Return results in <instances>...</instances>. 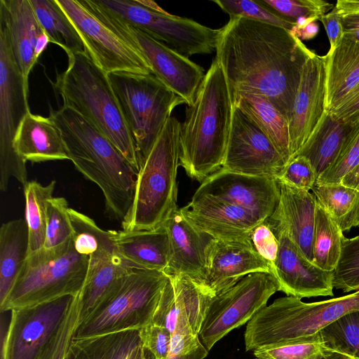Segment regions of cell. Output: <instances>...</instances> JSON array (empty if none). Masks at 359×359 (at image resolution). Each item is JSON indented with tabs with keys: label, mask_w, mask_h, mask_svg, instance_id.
I'll return each instance as SVG.
<instances>
[{
	"label": "cell",
	"mask_w": 359,
	"mask_h": 359,
	"mask_svg": "<svg viewBox=\"0 0 359 359\" xmlns=\"http://www.w3.org/2000/svg\"><path fill=\"white\" fill-rule=\"evenodd\" d=\"M215 51L231 95L255 91L289 121L303 66L313 50L286 29L233 18L219 29Z\"/></svg>",
	"instance_id": "6da1fadb"
},
{
	"label": "cell",
	"mask_w": 359,
	"mask_h": 359,
	"mask_svg": "<svg viewBox=\"0 0 359 359\" xmlns=\"http://www.w3.org/2000/svg\"><path fill=\"white\" fill-rule=\"evenodd\" d=\"M49 117L57 126L69 160L102 191L105 210L121 222L133 201L137 172L111 141L76 111L62 106Z\"/></svg>",
	"instance_id": "7a4b0ae2"
},
{
	"label": "cell",
	"mask_w": 359,
	"mask_h": 359,
	"mask_svg": "<svg viewBox=\"0 0 359 359\" xmlns=\"http://www.w3.org/2000/svg\"><path fill=\"white\" fill-rule=\"evenodd\" d=\"M233 105L224 71L215 58L181 123L179 164L202 183L223 164Z\"/></svg>",
	"instance_id": "3957f363"
},
{
	"label": "cell",
	"mask_w": 359,
	"mask_h": 359,
	"mask_svg": "<svg viewBox=\"0 0 359 359\" xmlns=\"http://www.w3.org/2000/svg\"><path fill=\"white\" fill-rule=\"evenodd\" d=\"M63 105L90 122L116 147L138 173L140 163L131 133L107 73L87 52L68 56L67 69L53 83Z\"/></svg>",
	"instance_id": "277c9868"
},
{
	"label": "cell",
	"mask_w": 359,
	"mask_h": 359,
	"mask_svg": "<svg viewBox=\"0 0 359 359\" xmlns=\"http://www.w3.org/2000/svg\"><path fill=\"white\" fill-rule=\"evenodd\" d=\"M181 123L167 120L137 173L133 204L123 230H150L163 224L177 205Z\"/></svg>",
	"instance_id": "5b68a950"
},
{
	"label": "cell",
	"mask_w": 359,
	"mask_h": 359,
	"mask_svg": "<svg viewBox=\"0 0 359 359\" xmlns=\"http://www.w3.org/2000/svg\"><path fill=\"white\" fill-rule=\"evenodd\" d=\"M354 311H359V290L343 297L311 303L292 296L276 299L248 323L244 334L245 351L312 341L321 329Z\"/></svg>",
	"instance_id": "8992f818"
},
{
	"label": "cell",
	"mask_w": 359,
	"mask_h": 359,
	"mask_svg": "<svg viewBox=\"0 0 359 359\" xmlns=\"http://www.w3.org/2000/svg\"><path fill=\"white\" fill-rule=\"evenodd\" d=\"M168 279L163 271L130 268L97 307L80 321L74 337L140 330L152 323Z\"/></svg>",
	"instance_id": "52a82bcc"
},
{
	"label": "cell",
	"mask_w": 359,
	"mask_h": 359,
	"mask_svg": "<svg viewBox=\"0 0 359 359\" xmlns=\"http://www.w3.org/2000/svg\"><path fill=\"white\" fill-rule=\"evenodd\" d=\"M89 258L79 254L72 238L55 250L27 256L1 312L34 306L66 296L76 297L85 283Z\"/></svg>",
	"instance_id": "ba28073f"
},
{
	"label": "cell",
	"mask_w": 359,
	"mask_h": 359,
	"mask_svg": "<svg viewBox=\"0 0 359 359\" xmlns=\"http://www.w3.org/2000/svg\"><path fill=\"white\" fill-rule=\"evenodd\" d=\"M93 61L106 73L152 74L126 25L95 0H56Z\"/></svg>",
	"instance_id": "9c48e42d"
},
{
	"label": "cell",
	"mask_w": 359,
	"mask_h": 359,
	"mask_svg": "<svg viewBox=\"0 0 359 359\" xmlns=\"http://www.w3.org/2000/svg\"><path fill=\"white\" fill-rule=\"evenodd\" d=\"M107 75L141 166L173 109L185 103L153 74L118 72Z\"/></svg>",
	"instance_id": "30bf717a"
},
{
	"label": "cell",
	"mask_w": 359,
	"mask_h": 359,
	"mask_svg": "<svg viewBox=\"0 0 359 359\" xmlns=\"http://www.w3.org/2000/svg\"><path fill=\"white\" fill-rule=\"evenodd\" d=\"M125 24L140 29L176 52L189 57L215 50L219 29L176 16L152 1L95 0Z\"/></svg>",
	"instance_id": "8fae6325"
},
{
	"label": "cell",
	"mask_w": 359,
	"mask_h": 359,
	"mask_svg": "<svg viewBox=\"0 0 359 359\" xmlns=\"http://www.w3.org/2000/svg\"><path fill=\"white\" fill-rule=\"evenodd\" d=\"M29 88L15 59L8 31L0 19V189L6 191L14 177L28 182L26 162L15 152L13 141L18 127L30 111Z\"/></svg>",
	"instance_id": "7c38bea8"
},
{
	"label": "cell",
	"mask_w": 359,
	"mask_h": 359,
	"mask_svg": "<svg viewBox=\"0 0 359 359\" xmlns=\"http://www.w3.org/2000/svg\"><path fill=\"white\" fill-rule=\"evenodd\" d=\"M280 285L271 273L249 274L225 292L210 298L198 333L209 351L233 329L249 322Z\"/></svg>",
	"instance_id": "4fadbf2b"
},
{
	"label": "cell",
	"mask_w": 359,
	"mask_h": 359,
	"mask_svg": "<svg viewBox=\"0 0 359 359\" xmlns=\"http://www.w3.org/2000/svg\"><path fill=\"white\" fill-rule=\"evenodd\" d=\"M286 165L271 140L242 110L233 106L222 168L277 180Z\"/></svg>",
	"instance_id": "5bb4252c"
},
{
	"label": "cell",
	"mask_w": 359,
	"mask_h": 359,
	"mask_svg": "<svg viewBox=\"0 0 359 359\" xmlns=\"http://www.w3.org/2000/svg\"><path fill=\"white\" fill-rule=\"evenodd\" d=\"M73 296L11 311L1 359H36L64 320Z\"/></svg>",
	"instance_id": "9a60e30c"
},
{
	"label": "cell",
	"mask_w": 359,
	"mask_h": 359,
	"mask_svg": "<svg viewBox=\"0 0 359 359\" xmlns=\"http://www.w3.org/2000/svg\"><path fill=\"white\" fill-rule=\"evenodd\" d=\"M180 210L198 231L214 239L229 242H252V230L266 220L224 200L197 194Z\"/></svg>",
	"instance_id": "2e32d148"
},
{
	"label": "cell",
	"mask_w": 359,
	"mask_h": 359,
	"mask_svg": "<svg viewBox=\"0 0 359 359\" xmlns=\"http://www.w3.org/2000/svg\"><path fill=\"white\" fill-rule=\"evenodd\" d=\"M325 55L314 51L306 60L288 121L291 158L312 135L326 112Z\"/></svg>",
	"instance_id": "e0dca14e"
},
{
	"label": "cell",
	"mask_w": 359,
	"mask_h": 359,
	"mask_svg": "<svg viewBox=\"0 0 359 359\" xmlns=\"http://www.w3.org/2000/svg\"><path fill=\"white\" fill-rule=\"evenodd\" d=\"M257 272L271 273L270 265L257 252L252 242L212 238L208 251L206 273L197 287L204 295L212 298L246 276Z\"/></svg>",
	"instance_id": "ac0fdd59"
},
{
	"label": "cell",
	"mask_w": 359,
	"mask_h": 359,
	"mask_svg": "<svg viewBox=\"0 0 359 359\" xmlns=\"http://www.w3.org/2000/svg\"><path fill=\"white\" fill-rule=\"evenodd\" d=\"M271 226L279 243L271 273L279 283L280 291L299 299L333 296L334 271L318 267L304 256L286 231Z\"/></svg>",
	"instance_id": "d6986e66"
},
{
	"label": "cell",
	"mask_w": 359,
	"mask_h": 359,
	"mask_svg": "<svg viewBox=\"0 0 359 359\" xmlns=\"http://www.w3.org/2000/svg\"><path fill=\"white\" fill-rule=\"evenodd\" d=\"M195 194L224 200L267 219L280 198L277 180L248 175L220 168L207 177Z\"/></svg>",
	"instance_id": "ffe728a7"
},
{
	"label": "cell",
	"mask_w": 359,
	"mask_h": 359,
	"mask_svg": "<svg viewBox=\"0 0 359 359\" xmlns=\"http://www.w3.org/2000/svg\"><path fill=\"white\" fill-rule=\"evenodd\" d=\"M125 25L152 74L181 97L187 106L191 105L204 78L203 69L140 29Z\"/></svg>",
	"instance_id": "44dd1931"
},
{
	"label": "cell",
	"mask_w": 359,
	"mask_h": 359,
	"mask_svg": "<svg viewBox=\"0 0 359 359\" xmlns=\"http://www.w3.org/2000/svg\"><path fill=\"white\" fill-rule=\"evenodd\" d=\"M168 276L152 323L172 334L188 330L198 335L211 297L204 295L187 276Z\"/></svg>",
	"instance_id": "7402d4cb"
},
{
	"label": "cell",
	"mask_w": 359,
	"mask_h": 359,
	"mask_svg": "<svg viewBox=\"0 0 359 359\" xmlns=\"http://www.w3.org/2000/svg\"><path fill=\"white\" fill-rule=\"evenodd\" d=\"M162 225L169 238V260L165 273L187 276L199 285L206 273L212 238L194 227L180 208L173 210Z\"/></svg>",
	"instance_id": "603a6c76"
},
{
	"label": "cell",
	"mask_w": 359,
	"mask_h": 359,
	"mask_svg": "<svg viewBox=\"0 0 359 359\" xmlns=\"http://www.w3.org/2000/svg\"><path fill=\"white\" fill-rule=\"evenodd\" d=\"M278 181V180H277ZM280 198L267 219L273 226L286 231L304 256L313 262V238L317 201L310 191L278 181Z\"/></svg>",
	"instance_id": "cb8c5ba5"
},
{
	"label": "cell",
	"mask_w": 359,
	"mask_h": 359,
	"mask_svg": "<svg viewBox=\"0 0 359 359\" xmlns=\"http://www.w3.org/2000/svg\"><path fill=\"white\" fill-rule=\"evenodd\" d=\"M0 19L6 25L15 59L29 88V75L38 60L36 43L43 29L30 0H0Z\"/></svg>",
	"instance_id": "d4e9b609"
},
{
	"label": "cell",
	"mask_w": 359,
	"mask_h": 359,
	"mask_svg": "<svg viewBox=\"0 0 359 359\" xmlns=\"http://www.w3.org/2000/svg\"><path fill=\"white\" fill-rule=\"evenodd\" d=\"M13 147L25 162L69 160L61 133L50 117L29 111L17 130Z\"/></svg>",
	"instance_id": "484cf974"
},
{
	"label": "cell",
	"mask_w": 359,
	"mask_h": 359,
	"mask_svg": "<svg viewBox=\"0 0 359 359\" xmlns=\"http://www.w3.org/2000/svg\"><path fill=\"white\" fill-rule=\"evenodd\" d=\"M118 254L134 267L165 273L169 260V238L163 225L150 230L113 231Z\"/></svg>",
	"instance_id": "4316f807"
},
{
	"label": "cell",
	"mask_w": 359,
	"mask_h": 359,
	"mask_svg": "<svg viewBox=\"0 0 359 359\" xmlns=\"http://www.w3.org/2000/svg\"><path fill=\"white\" fill-rule=\"evenodd\" d=\"M67 359H156L142 342L139 330L85 338L73 337Z\"/></svg>",
	"instance_id": "83f0119b"
},
{
	"label": "cell",
	"mask_w": 359,
	"mask_h": 359,
	"mask_svg": "<svg viewBox=\"0 0 359 359\" xmlns=\"http://www.w3.org/2000/svg\"><path fill=\"white\" fill-rule=\"evenodd\" d=\"M326 111H330L359 86V43L344 36L325 55Z\"/></svg>",
	"instance_id": "f1b7e54d"
},
{
	"label": "cell",
	"mask_w": 359,
	"mask_h": 359,
	"mask_svg": "<svg viewBox=\"0 0 359 359\" xmlns=\"http://www.w3.org/2000/svg\"><path fill=\"white\" fill-rule=\"evenodd\" d=\"M233 105L248 116L271 140L285 163L291 159L287 119L264 96L252 90L231 95Z\"/></svg>",
	"instance_id": "f546056e"
},
{
	"label": "cell",
	"mask_w": 359,
	"mask_h": 359,
	"mask_svg": "<svg viewBox=\"0 0 359 359\" xmlns=\"http://www.w3.org/2000/svg\"><path fill=\"white\" fill-rule=\"evenodd\" d=\"M353 126L326 111L312 135L296 156L306 157L315 169L318 177L334 163Z\"/></svg>",
	"instance_id": "4dcf8cb0"
},
{
	"label": "cell",
	"mask_w": 359,
	"mask_h": 359,
	"mask_svg": "<svg viewBox=\"0 0 359 359\" xmlns=\"http://www.w3.org/2000/svg\"><path fill=\"white\" fill-rule=\"evenodd\" d=\"M131 267L134 266L118 253L89 258L86 279L79 292L81 303L80 321L97 307Z\"/></svg>",
	"instance_id": "1f68e13d"
},
{
	"label": "cell",
	"mask_w": 359,
	"mask_h": 359,
	"mask_svg": "<svg viewBox=\"0 0 359 359\" xmlns=\"http://www.w3.org/2000/svg\"><path fill=\"white\" fill-rule=\"evenodd\" d=\"M28 251L26 220L18 219L2 224L0 228V305L13 286Z\"/></svg>",
	"instance_id": "d6a6232c"
},
{
	"label": "cell",
	"mask_w": 359,
	"mask_h": 359,
	"mask_svg": "<svg viewBox=\"0 0 359 359\" xmlns=\"http://www.w3.org/2000/svg\"><path fill=\"white\" fill-rule=\"evenodd\" d=\"M30 2L50 42L61 47L67 56L87 52L78 32L56 0H30Z\"/></svg>",
	"instance_id": "836d02e7"
},
{
	"label": "cell",
	"mask_w": 359,
	"mask_h": 359,
	"mask_svg": "<svg viewBox=\"0 0 359 359\" xmlns=\"http://www.w3.org/2000/svg\"><path fill=\"white\" fill-rule=\"evenodd\" d=\"M311 191L343 232L359 226V190L339 183L316 184Z\"/></svg>",
	"instance_id": "e575fe53"
},
{
	"label": "cell",
	"mask_w": 359,
	"mask_h": 359,
	"mask_svg": "<svg viewBox=\"0 0 359 359\" xmlns=\"http://www.w3.org/2000/svg\"><path fill=\"white\" fill-rule=\"evenodd\" d=\"M343 231L317 203L313 238V263L327 271H334L339 262Z\"/></svg>",
	"instance_id": "d590c367"
},
{
	"label": "cell",
	"mask_w": 359,
	"mask_h": 359,
	"mask_svg": "<svg viewBox=\"0 0 359 359\" xmlns=\"http://www.w3.org/2000/svg\"><path fill=\"white\" fill-rule=\"evenodd\" d=\"M76 251L83 256L103 257L118 253L113 241V231H104L88 216L69 208L68 210Z\"/></svg>",
	"instance_id": "8d00e7d4"
},
{
	"label": "cell",
	"mask_w": 359,
	"mask_h": 359,
	"mask_svg": "<svg viewBox=\"0 0 359 359\" xmlns=\"http://www.w3.org/2000/svg\"><path fill=\"white\" fill-rule=\"evenodd\" d=\"M56 182L43 186L36 181L24 186L25 220L28 227L29 251L32 255L43 248L46 229V204L53 195Z\"/></svg>",
	"instance_id": "74e56055"
},
{
	"label": "cell",
	"mask_w": 359,
	"mask_h": 359,
	"mask_svg": "<svg viewBox=\"0 0 359 359\" xmlns=\"http://www.w3.org/2000/svg\"><path fill=\"white\" fill-rule=\"evenodd\" d=\"M331 353L359 359V311L349 312L318 331L313 337Z\"/></svg>",
	"instance_id": "f35d334b"
},
{
	"label": "cell",
	"mask_w": 359,
	"mask_h": 359,
	"mask_svg": "<svg viewBox=\"0 0 359 359\" xmlns=\"http://www.w3.org/2000/svg\"><path fill=\"white\" fill-rule=\"evenodd\" d=\"M65 198L52 197L46 204V229L43 249L55 250L72 238L73 229Z\"/></svg>",
	"instance_id": "ab89813d"
},
{
	"label": "cell",
	"mask_w": 359,
	"mask_h": 359,
	"mask_svg": "<svg viewBox=\"0 0 359 359\" xmlns=\"http://www.w3.org/2000/svg\"><path fill=\"white\" fill-rule=\"evenodd\" d=\"M81 303L79 294L74 297L60 326L36 359H65L70 342L80 323Z\"/></svg>",
	"instance_id": "60d3db41"
},
{
	"label": "cell",
	"mask_w": 359,
	"mask_h": 359,
	"mask_svg": "<svg viewBox=\"0 0 359 359\" xmlns=\"http://www.w3.org/2000/svg\"><path fill=\"white\" fill-rule=\"evenodd\" d=\"M333 287L344 292L359 290V235L343 238L341 257L334 271Z\"/></svg>",
	"instance_id": "b9f144b4"
},
{
	"label": "cell",
	"mask_w": 359,
	"mask_h": 359,
	"mask_svg": "<svg viewBox=\"0 0 359 359\" xmlns=\"http://www.w3.org/2000/svg\"><path fill=\"white\" fill-rule=\"evenodd\" d=\"M276 15L295 25L300 18L315 20L330 11L334 6L323 0H259Z\"/></svg>",
	"instance_id": "7bdbcfd3"
},
{
	"label": "cell",
	"mask_w": 359,
	"mask_h": 359,
	"mask_svg": "<svg viewBox=\"0 0 359 359\" xmlns=\"http://www.w3.org/2000/svg\"><path fill=\"white\" fill-rule=\"evenodd\" d=\"M320 342L293 341L253 351L257 359H325L332 355Z\"/></svg>",
	"instance_id": "ee69618b"
},
{
	"label": "cell",
	"mask_w": 359,
	"mask_h": 359,
	"mask_svg": "<svg viewBox=\"0 0 359 359\" xmlns=\"http://www.w3.org/2000/svg\"><path fill=\"white\" fill-rule=\"evenodd\" d=\"M230 18H244L278 26L290 31L294 25L272 12L259 0H214Z\"/></svg>",
	"instance_id": "f6af8a7d"
},
{
	"label": "cell",
	"mask_w": 359,
	"mask_h": 359,
	"mask_svg": "<svg viewBox=\"0 0 359 359\" xmlns=\"http://www.w3.org/2000/svg\"><path fill=\"white\" fill-rule=\"evenodd\" d=\"M359 163V122L350 131L334 163L324 171L316 184H339L342 178Z\"/></svg>",
	"instance_id": "bcb514c9"
},
{
	"label": "cell",
	"mask_w": 359,
	"mask_h": 359,
	"mask_svg": "<svg viewBox=\"0 0 359 359\" xmlns=\"http://www.w3.org/2000/svg\"><path fill=\"white\" fill-rule=\"evenodd\" d=\"M318 175L310 161L297 155L286 163L278 181L291 187L310 191L316 184Z\"/></svg>",
	"instance_id": "7dc6e473"
},
{
	"label": "cell",
	"mask_w": 359,
	"mask_h": 359,
	"mask_svg": "<svg viewBox=\"0 0 359 359\" xmlns=\"http://www.w3.org/2000/svg\"><path fill=\"white\" fill-rule=\"evenodd\" d=\"M208 353L198 334L188 330H179L172 334L165 359H204Z\"/></svg>",
	"instance_id": "c3c4849f"
},
{
	"label": "cell",
	"mask_w": 359,
	"mask_h": 359,
	"mask_svg": "<svg viewBox=\"0 0 359 359\" xmlns=\"http://www.w3.org/2000/svg\"><path fill=\"white\" fill-rule=\"evenodd\" d=\"M251 241L257 252L269 263L272 272L278 252L279 243L267 219L252 230Z\"/></svg>",
	"instance_id": "681fc988"
},
{
	"label": "cell",
	"mask_w": 359,
	"mask_h": 359,
	"mask_svg": "<svg viewBox=\"0 0 359 359\" xmlns=\"http://www.w3.org/2000/svg\"><path fill=\"white\" fill-rule=\"evenodd\" d=\"M144 347L156 359H165L170 344L172 333L167 329L151 323L139 330Z\"/></svg>",
	"instance_id": "f907efd6"
},
{
	"label": "cell",
	"mask_w": 359,
	"mask_h": 359,
	"mask_svg": "<svg viewBox=\"0 0 359 359\" xmlns=\"http://www.w3.org/2000/svg\"><path fill=\"white\" fill-rule=\"evenodd\" d=\"M330 112L350 125L359 122V86L346 95Z\"/></svg>",
	"instance_id": "816d5d0a"
},
{
	"label": "cell",
	"mask_w": 359,
	"mask_h": 359,
	"mask_svg": "<svg viewBox=\"0 0 359 359\" xmlns=\"http://www.w3.org/2000/svg\"><path fill=\"white\" fill-rule=\"evenodd\" d=\"M319 20L323 25L328 37L330 43L328 52H332L344 38L341 15L334 6L330 11L323 15Z\"/></svg>",
	"instance_id": "f5cc1de1"
},
{
	"label": "cell",
	"mask_w": 359,
	"mask_h": 359,
	"mask_svg": "<svg viewBox=\"0 0 359 359\" xmlns=\"http://www.w3.org/2000/svg\"><path fill=\"white\" fill-rule=\"evenodd\" d=\"M344 36L359 43V13L341 15Z\"/></svg>",
	"instance_id": "db71d44e"
},
{
	"label": "cell",
	"mask_w": 359,
	"mask_h": 359,
	"mask_svg": "<svg viewBox=\"0 0 359 359\" xmlns=\"http://www.w3.org/2000/svg\"><path fill=\"white\" fill-rule=\"evenodd\" d=\"M290 32L301 41L311 40L319 32V26L316 20L311 21L302 27L294 26Z\"/></svg>",
	"instance_id": "11a10c76"
},
{
	"label": "cell",
	"mask_w": 359,
	"mask_h": 359,
	"mask_svg": "<svg viewBox=\"0 0 359 359\" xmlns=\"http://www.w3.org/2000/svg\"><path fill=\"white\" fill-rule=\"evenodd\" d=\"M335 6L341 15L359 13V0H338Z\"/></svg>",
	"instance_id": "9f6ffc18"
},
{
	"label": "cell",
	"mask_w": 359,
	"mask_h": 359,
	"mask_svg": "<svg viewBox=\"0 0 359 359\" xmlns=\"http://www.w3.org/2000/svg\"><path fill=\"white\" fill-rule=\"evenodd\" d=\"M341 183L359 190V163L342 178Z\"/></svg>",
	"instance_id": "6f0895ef"
},
{
	"label": "cell",
	"mask_w": 359,
	"mask_h": 359,
	"mask_svg": "<svg viewBox=\"0 0 359 359\" xmlns=\"http://www.w3.org/2000/svg\"><path fill=\"white\" fill-rule=\"evenodd\" d=\"M50 42L49 39L45 32L43 31L39 36L35 48V55L38 59L41 53L46 48L47 44Z\"/></svg>",
	"instance_id": "680465c9"
},
{
	"label": "cell",
	"mask_w": 359,
	"mask_h": 359,
	"mask_svg": "<svg viewBox=\"0 0 359 359\" xmlns=\"http://www.w3.org/2000/svg\"><path fill=\"white\" fill-rule=\"evenodd\" d=\"M325 359H352V358L351 357H348V356L343 355V354L334 353Z\"/></svg>",
	"instance_id": "91938a15"
},
{
	"label": "cell",
	"mask_w": 359,
	"mask_h": 359,
	"mask_svg": "<svg viewBox=\"0 0 359 359\" xmlns=\"http://www.w3.org/2000/svg\"><path fill=\"white\" fill-rule=\"evenodd\" d=\"M67 354H68V353H67ZM65 359H67V357H66V358H65Z\"/></svg>",
	"instance_id": "94428289"
}]
</instances>
